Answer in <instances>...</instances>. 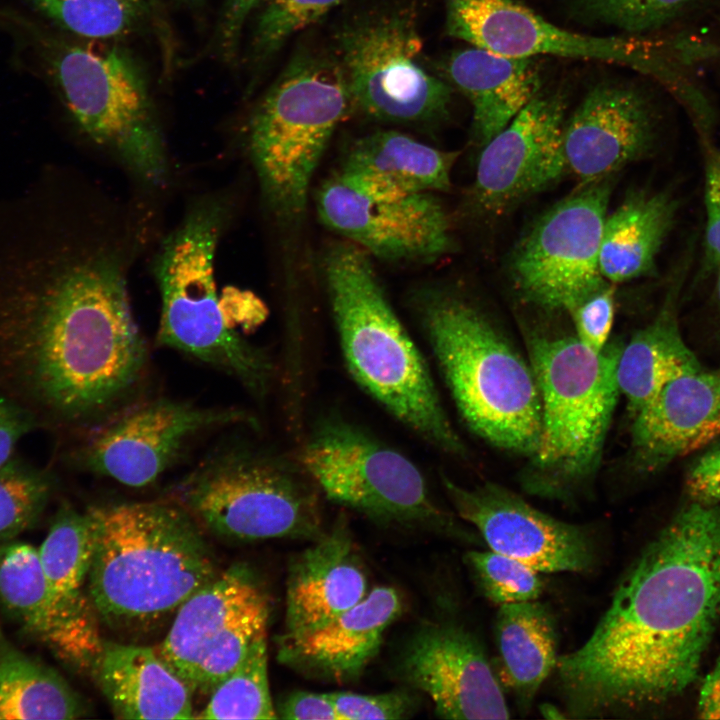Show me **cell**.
Returning a JSON list of instances; mask_svg holds the SVG:
<instances>
[{"label": "cell", "mask_w": 720, "mask_h": 720, "mask_svg": "<svg viewBox=\"0 0 720 720\" xmlns=\"http://www.w3.org/2000/svg\"><path fill=\"white\" fill-rule=\"evenodd\" d=\"M719 619L720 504L692 501L627 570L586 642L558 657L567 714L616 717L680 695Z\"/></svg>", "instance_id": "obj_1"}, {"label": "cell", "mask_w": 720, "mask_h": 720, "mask_svg": "<svg viewBox=\"0 0 720 720\" xmlns=\"http://www.w3.org/2000/svg\"><path fill=\"white\" fill-rule=\"evenodd\" d=\"M96 232L54 216L16 308L15 345L39 421L102 425L128 407L147 375L125 253Z\"/></svg>", "instance_id": "obj_2"}, {"label": "cell", "mask_w": 720, "mask_h": 720, "mask_svg": "<svg viewBox=\"0 0 720 720\" xmlns=\"http://www.w3.org/2000/svg\"><path fill=\"white\" fill-rule=\"evenodd\" d=\"M87 590L114 628H144L177 611L219 572L192 515L175 501L92 506Z\"/></svg>", "instance_id": "obj_3"}, {"label": "cell", "mask_w": 720, "mask_h": 720, "mask_svg": "<svg viewBox=\"0 0 720 720\" xmlns=\"http://www.w3.org/2000/svg\"><path fill=\"white\" fill-rule=\"evenodd\" d=\"M323 275L343 358L353 380L390 415L439 451L466 456L429 366L393 309L370 255L330 246Z\"/></svg>", "instance_id": "obj_4"}, {"label": "cell", "mask_w": 720, "mask_h": 720, "mask_svg": "<svg viewBox=\"0 0 720 720\" xmlns=\"http://www.w3.org/2000/svg\"><path fill=\"white\" fill-rule=\"evenodd\" d=\"M412 304L468 428L497 449L530 457L540 440L541 404L528 358L456 291L425 289Z\"/></svg>", "instance_id": "obj_5"}, {"label": "cell", "mask_w": 720, "mask_h": 720, "mask_svg": "<svg viewBox=\"0 0 720 720\" xmlns=\"http://www.w3.org/2000/svg\"><path fill=\"white\" fill-rule=\"evenodd\" d=\"M623 344L609 341L595 352L574 335L527 336L541 404L539 444L520 475L527 494L568 502L590 487L621 395Z\"/></svg>", "instance_id": "obj_6"}, {"label": "cell", "mask_w": 720, "mask_h": 720, "mask_svg": "<svg viewBox=\"0 0 720 720\" xmlns=\"http://www.w3.org/2000/svg\"><path fill=\"white\" fill-rule=\"evenodd\" d=\"M226 218L224 201H201L160 245L154 263L161 299L156 340L231 376L262 400L276 374L273 360L228 324L216 290L214 259Z\"/></svg>", "instance_id": "obj_7"}, {"label": "cell", "mask_w": 720, "mask_h": 720, "mask_svg": "<svg viewBox=\"0 0 720 720\" xmlns=\"http://www.w3.org/2000/svg\"><path fill=\"white\" fill-rule=\"evenodd\" d=\"M315 488L297 459L235 436L209 450L172 497L219 536L316 540L324 532Z\"/></svg>", "instance_id": "obj_8"}, {"label": "cell", "mask_w": 720, "mask_h": 720, "mask_svg": "<svg viewBox=\"0 0 720 720\" xmlns=\"http://www.w3.org/2000/svg\"><path fill=\"white\" fill-rule=\"evenodd\" d=\"M352 105L338 59L303 51L256 106L249 151L264 198L281 221L302 217L317 166Z\"/></svg>", "instance_id": "obj_9"}, {"label": "cell", "mask_w": 720, "mask_h": 720, "mask_svg": "<svg viewBox=\"0 0 720 720\" xmlns=\"http://www.w3.org/2000/svg\"><path fill=\"white\" fill-rule=\"evenodd\" d=\"M297 461L330 500L375 521L424 526L483 543L479 534L463 529L438 507L425 477L408 457L341 416L316 421Z\"/></svg>", "instance_id": "obj_10"}, {"label": "cell", "mask_w": 720, "mask_h": 720, "mask_svg": "<svg viewBox=\"0 0 720 720\" xmlns=\"http://www.w3.org/2000/svg\"><path fill=\"white\" fill-rule=\"evenodd\" d=\"M51 66L80 129L145 184L164 183L169 166L163 136L133 61L115 49L64 45Z\"/></svg>", "instance_id": "obj_11"}, {"label": "cell", "mask_w": 720, "mask_h": 720, "mask_svg": "<svg viewBox=\"0 0 720 720\" xmlns=\"http://www.w3.org/2000/svg\"><path fill=\"white\" fill-rule=\"evenodd\" d=\"M353 104L386 123L425 125L449 112L451 89L420 64L422 42L408 8L361 14L336 34Z\"/></svg>", "instance_id": "obj_12"}, {"label": "cell", "mask_w": 720, "mask_h": 720, "mask_svg": "<svg viewBox=\"0 0 720 720\" xmlns=\"http://www.w3.org/2000/svg\"><path fill=\"white\" fill-rule=\"evenodd\" d=\"M613 176L587 184L548 209L519 242L511 273L521 298L570 313L608 283L599 253Z\"/></svg>", "instance_id": "obj_13"}, {"label": "cell", "mask_w": 720, "mask_h": 720, "mask_svg": "<svg viewBox=\"0 0 720 720\" xmlns=\"http://www.w3.org/2000/svg\"><path fill=\"white\" fill-rule=\"evenodd\" d=\"M270 615L268 596L246 566L218 573L177 610L156 652L191 694H211L262 635Z\"/></svg>", "instance_id": "obj_14"}, {"label": "cell", "mask_w": 720, "mask_h": 720, "mask_svg": "<svg viewBox=\"0 0 720 720\" xmlns=\"http://www.w3.org/2000/svg\"><path fill=\"white\" fill-rule=\"evenodd\" d=\"M257 428L253 414L236 407H205L157 397L127 407L102 424L74 453L81 470L124 486L155 483L198 436L211 430Z\"/></svg>", "instance_id": "obj_15"}, {"label": "cell", "mask_w": 720, "mask_h": 720, "mask_svg": "<svg viewBox=\"0 0 720 720\" xmlns=\"http://www.w3.org/2000/svg\"><path fill=\"white\" fill-rule=\"evenodd\" d=\"M321 221L382 260L433 262L454 248L447 212L432 192L407 193L340 171L316 197Z\"/></svg>", "instance_id": "obj_16"}, {"label": "cell", "mask_w": 720, "mask_h": 720, "mask_svg": "<svg viewBox=\"0 0 720 720\" xmlns=\"http://www.w3.org/2000/svg\"><path fill=\"white\" fill-rule=\"evenodd\" d=\"M441 482L458 516L483 543L540 573L587 572L597 560L589 528L559 520L494 482L465 487L442 475Z\"/></svg>", "instance_id": "obj_17"}, {"label": "cell", "mask_w": 720, "mask_h": 720, "mask_svg": "<svg viewBox=\"0 0 720 720\" xmlns=\"http://www.w3.org/2000/svg\"><path fill=\"white\" fill-rule=\"evenodd\" d=\"M446 32L504 56H557L628 65L661 73L660 64L639 42L584 35L546 20L517 0H445Z\"/></svg>", "instance_id": "obj_18"}, {"label": "cell", "mask_w": 720, "mask_h": 720, "mask_svg": "<svg viewBox=\"0 0 720 720\" xmlns=\"http://www.w3.org/2000/svg\"><path fill=\"white\" fill-rule=\"evenodd\" d=\"M565 110L559 92H538L482 146L471 191L480 211L502 214L555 184L567 172L563 149Z\"/></svg>", "instance_id": "obj_19"}, {"label": "cell", "mask_w": 720, "mask_h": 720, "mask_svg": "<svg viewBox=\"0 0 720 720\" xmlns=\"http://www.w3.org/2000/svg\"><path fill=\"white\" fill-rule=\"evenodd\" d=\"M401 678L424 692L445 719H508L503 687L484 647L452 621L424 624L404 646Z\"/></svg>", "instance_id": "obj_20"}, {"label": "cell", "mask_w": 720, "mask_h": 720, "mask_svg": "<svg viewBox=\"0 0 720 720\" xmlns=\"http://www.w3.org/2000/svg\"><path fill=\"white\" fill-rule=\"evenodd\" d=\"M655 120L648 98L638 88L615 81L596 84L565 123L567 172L581 184L614 176L651 150Z\"/></svg>", "instance_id": "obj_21"}, {"label": "cell", "mask_w": 720, "mask_h": 720, "mask_svg": "<svg viewBox=\"0 0 720 720\" xmlns=\"http://www.w3.org/2000/svg\"><path fill=\"white\" fill-rule=\"evenodd\" d=\"M0 607L26 634L73 669L91 672L104 640L97 611H79L57 600L38 550L30 544L0 542Z\"/></svg>", "instance_id": "obj_22"}, {"label": "cell", "mask_w": 720, "mask_h": 720, "mask_svg": "<svg viewBox=\"0 0 720 720\" xmlns=\"http://www.w3.org/2000/svg\"><path fill=\"white\" fill-rule=\"evenodd\" d=\"M402 601L392 587L372 589L354 607L317 629L281 636L277 657L305 675L339 683L360 676L377 654L388 626L398 617Z\"/></svg>", "instance_id": "obj_23"}, {"label": "cell", "mask_w": 720, "mask_h": 720, "mask_svg": "<svg viewBox=\"0 0 720 720\" xmlns=\"http://www.w3.org/2000/svg\"><path fill=\"white\" fill-rule=\"evenodd\" d=\"M286 586L283 636L313 631L368 594L365 572L343 520L291 561Z\"/></svg>", "instance_id": "obj_24"}, {"label": "cell", "mask_w": 720, "mask_h": 720, "mask_svg": "<svg viewBox=\"0 0 720 720\" xmlns=\"http://www.w3.org/2000/svg\"><path fill=\"white\" fill-rule=\"evenodd\" d=\"M720 406V370L700 368L666 383L632 418L633 464L655 472L693 446Z\"/></svg>", "instance_id": "obj_25"}, {"label": "cell", "mask_w": 720, "mask_h": 720, "mask_svg": "<svg viewBox=\"0 0 720 720\" xmlns=\"http://www.w3.org/2000/svg\"><path fill=\"white\" fill-rule=\"evenodd\" d=\"M90 674L119 719H191V692L156 650L104 641Z\"/></svg>", "instance_id": "obj_26"}, {"label": "cell", "mask_w": 720, "mask_h": 720, "mask_svg": "<svg viewBox=\"0 0 720 720\" xmlns=\"http://www.w3.org/2000/svg\"><path fill=\"white\" fill-rule=\"evenodd\" d=\"M443 70L472 106L473 133L484 146L540 92L533 58L504 56L472 46L453 52Z\"/></svg>", "instance_id": "obj_27"}, {"label": "cell", "mask_w": 720, "mask_h": 720, "mask_svg": "<svg viewBox=\"0 0 720 720\" xmlns=\"http://www.w3.org/2000/svg\"><path fill=\"white\" fill-rule=\"evenodd\" d=\"M686 266L685 263L676 271L654 319L623 344L617 381L631 417L666 383L702 368L681 334L677 316V299Z\"/></svg>", "instance_id": "obj_28"}, {"label": "cell", "mask_w": 720, "mask_h": 720, "mask_svg": "<svg viewBox=\"0 0 720 720\" xmlns=\"http://www.w3.org/2000/svg\"><path fill=\"white\" fill-rule=\"evenodd\" d=\"M677 212L672 193L639 191L607 214L599 253L604 279L618 284L653 274Z\"/></svg>", "instance_id": "obj_29"}, {"label": "cell", "mask_w": 720, "mask_h": 720, "mask_svg": "<svg viewBox=\"0 0 720 720\" xmlns=\"http://www.w3.org/2000/svg\"><path fill=\"white\" fill-rule=\"evenodd\" d=\"M497 677L521 713L529 712L542 683L556 668L557 633L544 604L534 601L499 606L494 625Z\"/></svg>", "instance_id": "obj_30"}, {"label": "cell", "mask_w": 720, "mask_h": 720, "mask_svg": "<svg viewBox=\"0 0 720 720\" xmlns=\"http://www.w3.org/2000/svg\"><path fill=\"white\" fill-rule=\"evenodd\" d=\"M458 153L436 149L397 131L354 142L339 171L407 193L447 191Z\"/></svg>", "instance_id": "obj_31"}, {"label": "cell", "mask_w": 720, "mask_h": 720, "mask_svg": "<svg viewBox=\"0 0 720 720\" xmlns=\"http://www.w3.org/2000/svg\"><path fill=\"white\" fill-rule=\"evenodd\" d=\"M88 713L53 668L18 649L0 626V719H77Z\"/></svg>", "instance_id": "obj_32"}, {"label": "cell", "mask_w": 720, "mask_h": 720, "mask_svg": "<svg viewBox=\"0 0 720 720\" xmlns=\"http://www.w3.org/2000/svg\"><path fill=\"white\" fill-rule=\"evenodd\" d=\"M93 527L88 511L62 504L38 550L49 586L59 602L79 611L96 610L84 585L93 555Z\"/></svg>", "instance_id": "obj_33"}, {"label": "cell", "mask_w": 720, "mask_h": 720, "mask_svg": "<svg viewBox=\"0 0 720 720\" xmlns=\"http://www.w3.org/2000/svg\"><path fill=\"white\" fill-rule=\"evenodd\" d=\"M196 719H276L268 680L266 635L257 638L243 660L210 694Z\"/></svg>", "instance_id": "obj_34"}, {"label": "cell", "mask_w": 720, "mask_h": 720, "mask_svg": "<svg viewBox=\"0 0 720 720\" xmlns=\"http://www.w3.org/2000/svg\"><path fill=\"white\" fill-rule=\"evenodd\" d=\"M56 488L55 476L46 469L14 456L0 467V542L35 525Z\"/></svg>", "instance_id": "obj_35"}, {"label": "cell", "mask_w": 720, "mask_h": 720, "mask_svg": "<svg viewBox=\"0 0 720 720\" xmlns=\"http://www.w3.org/2000/svg\"><path fill=\"white\" fill-rule=\"evenodd\" d=\"M66 29L84 37L120 36L136 27L143 16L141 0H29Z\"/></svg>", "instance_id": "obj_36"}, {"label": "cell", "mask_w": 720, "mask_h": 720, "mask_svg": "<svg viewBox=\"0 0 720 720\" xmlns=\"http://www.w3.org/2000/svg\"><path fill=\"white\" fill-rule=\"evenodd\" d=\"M464 561L481 594L501 606L538 600L544 588L540 572L492 550H471Z\"/></svg>", "instance_id": "obj_37"}, {"label": "cell", "mask_w": 720, "mask_h": 720, "mask_svg": "<svg viewBox=\"0 0 720 720\" xmlns=\"http://www.w3.org/2000/svg\"><path fill=\"white\" fill-rule=\"evenodd\" d=\"M695 0H572L583 19L642 34L664 27L679 17Z\"/></svg>", "instance_id": "obj_38"}, {"label": "cell", "mask_w": 720, "mask_h": 720, "mask_svg": "<svg viewBox=\"0 0 720 720\" xmlns=\"http://www.w3.org/2000/svg\"><path fill=\"white\" fill-rule=\"evenodd\" d=\"M344 0H268L259 14L251 53L254 64L270 59L294 34L319 20Z\"/></svg>", "instance_id": "obj_39"}, {"label": "cell", "mask_w": 720, "mask_h": 720, "mask_svg": "<svg viewBox=\"0 0 720 720\" xmlns=\"http://www.w3.org/2000/svg\"><path fill=\"white\" fill-rule=\"evenodd\" d=\"M328 695L340 720L406 719L416 711L415 698L402 690L374 695L337 691Z\"/></svg>", "instance_id": "obj_40"}, {"label": "cell", "mask_w": 720, "mask_h": 720, "mask_svg": "<svg viewBox=\"0 0 720 720\" xmlns=\"http://www.w3.org/2000/svg\"><path fill=\"white\" fill-rule=\"evenodd\" d=\"M616 284L608 282L570 313L574 336L587 348L600 352L609 343L615 317Z\"/></svg>", "instance_id": "obj_41"}, {"label": "cell", "mask_w": 720, "mask_h": 720, "mask_svg": "<svg viewBox=\"0 0 720 720\" xmlns=\"http://www.w3.org/2000/svg\"><path fill=\"white\" fill-rule=\"evenodd\" d=\"M704 146V259L700 274L713 275L720 267V149Z\"/></svg>", "instance_id": "obj_42"}, {"label": "cell", "mask_w": 720, "mask_h": 720, "mask_svg": "<svg viewBox=\"0 0 720 720\" xmlns=\"http://www.w3.org/2000/svg\"><path fill=\"white\" fill-rule=\"evenodd\" d=\"M686 489L692 501L720 504V446L693 463L686 477Z\"/></svg>", "instance_id": "obj_43"}, {"label": "cell", "mask_w": 720, "mask_h": 720, "mask_svg": "<svg viewBox=\"0 0 720 720\" xmlns=\"http://www.w3.org/2000/svg\"><path fill=\"white\" fill-rule=\"evenodd\" d=\"M38 424L32 412L0 394V467L13 457L20 439Z\"/></svg>", "instance_id": "obj_44"}, {"label": "cell", "mask_w": 720, "mask_h": 720, "mask_svg": "<svg viewBox=\"0 0 720 720\" xmlns=\"http://www.w3.org/2000/svg\"><path fill=\"white\" fill-rule=\"evenodd\" d=\"M278 718L293 720H340L328 693L295 691L276 709Z\"/></svg>", "instance_id": "obj_45"}, {"label": "cell", "mask_w": 720, "mask_h": 720, "mask_svg": "<svg viewBox=\"0 0 720 720\" xmlns=\"http://www.w3.org/2000/svg\"><path fill=\"white\" fill-rule=\"evenodd\" d=\"M268 0H226L219 29L221 49L233 57L244 23L249 14Z\"/></svg>", "instance_id": "obj_46"}, {"label": "cell", "mask_w": 720, "mask_h": 720, "mask_svg": "<svg viewBox=\"0 0 720 720\" xmlns=\"http://www.w3.org/2000/svg\"><path fill=\"white\" fill-rule=\"evenodd\" d=\"M697 712L699 718L720 720V657L701 685Z\"/></svg>", "instance_id": "obj_47"}, {"label": "cell", "mask_w": 720, "mask_h": 720, "mask_svg": "<svg viewBox=\"0 0 720 720\" xmlns=\"http://www.w3.org/2000/svg\"><path fill=\"white\" fill-rule=\"evenodd\" d=\"M720 437V406L712 420L703 429L697 438L693 451L707 445L712 440Z\"/></svg>", "instance_id": "obj_48"}, {"label": "cell", "mask_w": 720, "mask_h": 720, "mask_svg": "<svg viewBox=\"0 0 720 720\" xmlns=\"http://www.w3.org/2000/svg\"><path fill=\"white\" fill-rule=\"evenodd\" d=\"M540 712L542 716L547 719H560L566 717V715L562 714L558 708L548 703L542 704Z\"/></svg>", "instance_id": "obj_49"}, {"label": "cell", "mask_w": 720, "mask_h": 720, "mask_svg": "<svg viewBox=\"0 0 720 720\" xmlns=\"http://www.w3.org/2000/svg\"><path fill=\"white\" fill-rule=\"evenodd\" d=\"M713 275L715 276L713 299L718 314L720 327V267L715 271Z\"/></svg>", "instance_id": "obj_50"}, {"label": "cell", "mask_w": 720, "mask_h": 720, "mask_svg": "<svg viewBox=\"0 0 720 720\" xmlns=\"http://www.w3.org/2000/svg\"><path fill=\"white\" fill-rule=\"evenodd\" d=\"M187 1L196 2V1H199V0H187Z\"/></svg>", "instance_id": "obj_51"}]
</instances>
